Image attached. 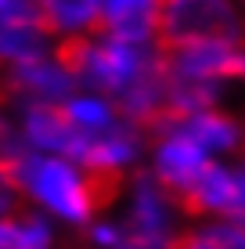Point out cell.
I'll list each match as a JSON object with an SVG mask.
<instances>
[{
    "label": "cell",
    "mask_w": 245,
    "mask_h": 249,
    "mask_svg": "<svg viewBox=\"0 0 245 249\" xmlns=\"http://www.w3.org/2000/svg\"><path fill=\"white\" fill-rule=\"evenodd\" d=\"M234 40H245V11L238 0H166L159 47Z\"/></svg>",
    "instance_id": "obj_1"
},
{
    "label": "cell",
    "mask_w": 245,
    "mask_h": 249,
    "mask_svg": "<svg viewBox=\"0 0 245 249\" xmlns=\"http://www.w3.org/2000/svg\"><path fill=\"white\" fill-rule=\"evenodd\" d=\"M163 7L166 0H105L98 29L123 44L148 47L163 33Z\"/></svg>",
    "instance_id": "obj_4"
},
{
    "label": "cell",
    "mask_w": 245,
    "mask_h": 249,
    "mask_svg": "<svg viewBox=\"0 0 245 249\" xmlns=\"http://www.w3.org/2000/svg\"><path fill=\"white\" fill-rule=\"evenodd\" d=\"M180 213L245 228V156L216 159L195 184V192L180 202Z\"/></svg>",
    "instance_id": "obj_2"
},
{
    "label": "cell",
    "mask_w": 245,
    "mask_h": 249,
    "mask_svg": "<svg viewBox=\"0 0 245 249\" xmlns=\"http://www.w3.org/2000/svg\"><path fill=\"white\" fill-rule=\"evenodd\" d=\"M44 15L47 29L58 36H83V33L101 25V7L105 0H33Z\"/></svg>",
    "instance_id": "obj_5"
},
{
    "label": "cell",
    "mask_w": 245,
    "mask_h": 249,
    "mask_svg": "<svg viewBox=\"0 0 245 249\" xmlns=\"http://www.w3.org/2000/svg\"><path fill=\"white\" fill-rule=\"evenodd\" d=\"M18 192H22V188L15 184V177L7 174V166L0 162V217H7V213L15 210V202H18Z\"/></svg>",
    "instance_id": "obj_8"
},
{
    "label": "cell",
    "mask_w": 245,
    "mask_h": 249,
    "mask_svg": "<svg viewBox=\"0 0 245 249\" xmlns=\"http://www.w3.org/2000/svg\"><path fill=\"white\" fill-rule=\"evenodd\" d=\"M238 4H242V11H245V0H238Z\"/></svg>",
    "instance_id": "obj_9"
},
{
    "label": "cell",
    "mask_w": 245,
    "mask_h": 249,
    "mask_svg": "<svg viewBox=\"0 0 245 249\" xmlns=\"http://www.w3.org/2000/svg\"><path fill=\"white\" fill-rule=\"evenodd\" d=\"M54 231L40 213H7L0 217V249H50Z\"/></svg>",
    "instance_id": "obj_6"
},
{
    "label": "cell",
    "mask_w": 245,
    "mask_h": 249,
    "mask_svg": "<svg viewBox=\"0 0 245 249\" xmlns=\"http://www.w3.org/2000/svg\"><path fill=\"white\" fill-rule=\"evenodd\" d=\"M173 249H245V228L227 220H198L177 235Z\"/></svg>",
    "instance_id": "obj_7"
},
{
    "label": "cell",
    "mask_w": 245,
    "mask_h": 249,
    "mask_svg": "<svg viewBox=\"0 0 245 249\" xmlns=\"http://www.w3.org/2000/svg\"><path fill=\"white\" fill-rule=\"evenodd\" d=\"M47 22L33 0H0V65H22L44 58Z\"/></svg>",
    "instance_id": "obj_3"
}]
</instances>
